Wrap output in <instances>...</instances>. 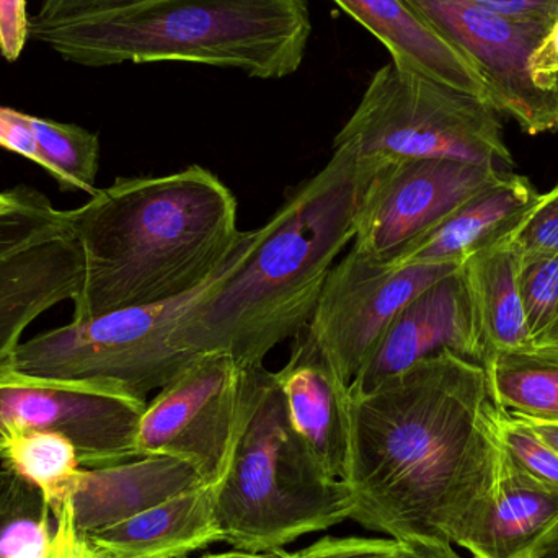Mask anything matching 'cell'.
I'll return each instance as SVG.
<instances>
[{"instance_id":"83f0119b","label":"cell","mask_w":558,"mask_h":558,"mask_svg":"<svg viewBox=\"0 0 558 558\" xmlns=\"http://www.w3.org/2000/svg\"><path fill=\"white\" fill-rule=\"evenodd\" d=\"M45 505L39 520H19L0 531V558H43L48 553L52 530Z\"/></svg>"},{"instance_id":"d6986e66","label":"cell","mask_w":558,"mask_h":558,"mask_svg":"<svg viewBox=\"0 0 558 558\" xmlns=\"http://www.w3.org/2000/svg\"><path fill=\"white\" fill-rule=\"evenodd\" d=\"M85 536L108 558H182L222 543L211 485H199Z\"/></svg>"},{"instance_id":"8d00e7d4","label":"cell","mask_w":558,"mask_h":558,"mask_svg":"<svg viewBox=\"0 0 558 558\" xmlns=\"http://www.w3.org/2000/svg\"><path fill=\"white\" fill-rule=\"evenodd\" d=\"M523 418L550 448L556 449L558 452V422H549V420H534V418H524V416H520Z\"/></svg>"},{"instance_id":"ffe728a7","label":"cell","mask_w":558,"mask_h":558,"mask_svg":"<svg viewBox=\"0 0 558 558\" xmlns=\"http://www.w3.org/2000/svg\"><path fill=\"white\" fill-rule=\"evenodd\" d=\"M520 262V254L507 239L462 264L485 348V361L495 351L533 347L521 301Z\"/></svg>"},{"instance_id":"5b68a950","label":"cell","mask_w":558,"mask_h":558,"mask_svg":"<svg viewBox=\"0 0 558 558\" xmlns=\"http://www.w3.org/2000/svg\"><path fill=\"white\" fill-rule=\"evenodd\" d=\"M213 487L222 543L275 553L350 520L353 497L318 464L289 418L275 373L247 369V405L228 468Z\"/></svg>"},{"instance_id":"7402d4cb","label":"cell","mask_w":558,"mask_h":558,"mask_svg":"<svg viewBox=\"0 0 558 558\" xmlns=\"http://www.w3.org/2000/svg\"><path fill=\"white\" fill-rule=\"evenodd\" d=\"M0 459L35 485L49 511L72 500L82 464L71 439L51 432H15L3 439Z\"/></svg>"},{"instance_id":"d6a6232c","label":"cell","mask_w":558,"mask_h":558,"mask_svg":"<svg viewBox=\"0 0 558 558\" xmlns=\"http://www.w3.org/2000/svg\"><path fill=\"white\" fill-rule=\"evenodd\" d=\"M0 147L41 167V154L29 124V114L0 107Z\"/></svg>"},{"instance_id":"74e56055","label":"cell","mask_w":558,"mask_h":558,"mask_svg":"<svg viewBox=\"0 0 558 558\" xmlns=\"http://www.w3.org/2000/svg\"><path fill=\"white\" fill-rule=\"evenodd\" d=\"M281 550H275V553H247V550L235 549L231 550V553L209 554V556L202 558H278Z\"/></svg>"},{"instance_id":"7c38bea8","label":"cell","mask_w":558,"mask_h":558,"mask_svg":"<svg viewBox=\"0 0 558 558\" xmlns=\"http://www.w3.org/2000/svg\"><path fill=\"white\" fill-rule=\"evenodd\" d=\"M446 41L477 65L492 107L531 136L558 130V94L534 81L530 59L549 26L504 19L468 0H407Z\"/></svg>"},{"instance_id":"7a4b0ae2","label":"cell","mask_w":558,"mask_h":558,"mask_svg":"<svg viewBox=\"0 0 558 558\" xmlns=\"http://www.w3.org/2000/svg\"><path fill=\"white\" fill-rule=\"evenodd\" d=\"M65 218L84 265L72 320L185 298L221 274L244 235L238 199L202 166L117 179Z\"/></svg>"},{"instance_id":"4316f807","label":"cell","mask_w":558,"mask_h":558,"mask_svg":"<svg viewBox=\"0 0 558 558\" xmlns=\"http://www.w3.org/2000/svg\"><path fill=\"white\" fill-rule=\"evenodd\" d=\"M510 242L520 258L558 254V185L541 195L539 202L511 234Z\"/></svg>"},{"instance_id":"f35d334b","label":"cell","mask_w":558,"mask_h":558,"mask_svg":"<svg viewBox=\"0 0 558 558\" xmlns=\"http://www.w3.org/2000/svg\"><path fill=\"white\" fill-rule=\"evenodd\" d=\"M544 558H558V549L554 550V553L547 554Z\"/></svg>"},{"instance_id":"e575fe53","label":"cell","mask_w":558,"mask_h":558,"mask_svg":"<svg viewBox=\"0 0 558 558\" xmlns=\"http://www.w3.org/2000/svg\"><path fill=\"white\" fill-rule=\"evenodd\" d=\"M530 71L541 87L558 94V16L531 54Z\"/></svg>"},{"instance_id":"cb8c5ba5","label":"cell","mask_w":558,"mask_h":558,"mask_svg":"<svg viewBox=\"0 0 558 558\" xmlns=\"http://www.w3.org/2000/svg\"><path fill=\"white\" fill-rule=\"evenodd\" d=\"M33 134L41 154V167L61 190L94 195L100 163L97 134L75 126L29 114Z\"/></svg>"},{"instance_id":"5bb4252c","label":"cell","mask_w":558,"mask_h":558,"mask_svg":"<svg viewBox=\"0 0 558 558\" xmlns=\"http://www.w3.org/2000/svg\"><path fill=\"white\" fill-rule=\"evenodd\" d=\"M275 377L295 432L320 468L344 481L350 458V387L341 383L307 327L295 335L288 363Z\"/></svg>"},{"instance_id":"52a82bcc","label":"cell","mask_w":558,"mask_h":558,"mask_svg":"<svg viewBox=\"0 0 558 558\" xmlns=\"http://www.w3.org/2000/svg\"><path fill=\"white\" fill-rule=\"evenodd\" d=\"M213 281L185 298L72 320L36 335L20 344L9 364L33 376L113 380L146 397L166 387L198 356L173 347L170 335Z\"/></svg>"},{"instance_id":"4fadbf2b","label":"cell","mask_w":558,"mask_h":558,"mask_svg":"<svg viewBox=\"0 0 558 558\" xmlns=\"http://www.w3.org/2000/svg\"><path fill=\"white\" fill-rule=\"evenodd\" d=\"M445 351L484 366L485 348L462 265L403 305L350 387L373 389L387 377Z\"/></svg>"},{"instance_id":"ac0fdd59","label":"cell","mask_w":558,"mask_h":558,"mask_svg":"<svg viewBox=\"0 0 558 558\" xmlns=\"http://www.w3.org/2000/svg\"><path fill=\"white\" fill-rule=\"evenodd\" d=\"M539 198L526 177L510 173L462 203L396 265H462L510 239Z\"/></svg>"},{"instance_id":"f546056e","label":"cell","mask_w":558,"mask_h":558,"mask_svg":"<svg viewBox=\"0 0 558 558\" xmlns=\"http://www.w3.org/2000/svg\"><path fill=\"white\" fill-rule=\"evenodd\" d=\"M52 514L54 530L48 553L43 558H108L75 526L72 500L65 501Z\"/></svg>"},{"instance_id":"4dcf8cb0","label":"cell","mask_w":558,"mask_h":558,"mask_svg":"<svg viewBox=\"0 0 558 558\" xmlns=\"http://www.w3.org/2000/svg\"><path fill=\"white\" fill-rule=\"evenodd\" d=\"M141 2L146 0H43L38 15L29 19V26H51Z\"/></svg>"},{"instance_id":"1f68e13d","label":"cell","mask_w":558,"mask_h":558,"mask_svg":"<svg viewBox=\"0 0 558 558\" xmlns=\"http://www.w3.org/2000/svg\"><path fill=\"white\" fill-rule=\"evenodd\" d=\"M29 38L26 0H0V54L15 62Z\"/></svg>"},{"instance_id":"3957f363","label":"cell","mask_w":558,"mask_h":558,"mask_svg":"<svg viewBox=\"0 0 558 558\" xmlns=\"http://www.w3.org/2000/svg\"><path fill=\"white\" fill-rule=\"evenodd\" d=\"M363 182L356 163L333 150L267 225L244 232L170 343L195 356L231 354L245 369L264 366L271 350L307 327L335 260L353 242Z\"/></svg>"},{"instance_id":"836d02e7","label":"cell","mask_w":558,"mask_h":558,"mask_svg":"<svg viewBox=\"0 0 558 558\" xmlns=\"http://www.w3.org/2000/svg\"><path fill=\"white\" fill-rule=\"evenodd\" d=\"M504 19L550 25L558 16V0H468Z\"/></svg>"},{"instance_id":"60d3db41","label":"cell","mask_w":558,"mask_h":558,"mask_svg":"<svg viewBox=\"0 0 558 558\" xmlns=\"http://www.w3.org/2000/svg\"><path fill=\"white\" fill-rule=\"evenodd\" d=\"M3 196H5V192H0V199H2Z\"/></svg>"},{"instance_id":"484cf974","label":"cell","mask_w":558,"mask_h":558,"mask_svg":"<svg viewBox=\"0 0 558 558\" xmlns=\"http://www.w3.org/2000/svg\"><path fill=\"white\" fill-rule=\"evenodd\" d=\"M495 435L510 461L534 481L558 490V452L523 418L492 403Z\"/></svg>"},{"instance_id":"2e32d148","label":"cell","mask_w":558,"mask_h":558,"mask_svg":"<svg viewBox=\"0 0 558 558\" xmlns=\"http://www.w3.org/2000/svg\"><path fill=\"white\" fill-rule=\"evenodd\" d=\"M456 544L474 558L546 557L558 549V490L521 472L507 456L500 492Z\"/></svg>"},{"instance_id":"6da1fadb","label":"cell","mask_w":558,"mask_h":558,"mask_svg":"<svg viewBox=\"0 0 558 558\" xmlns=\"http://www.w3.org/2000/svg\"><path fill=\"white\" fill-rule=\"evenodd\" d=\"M492 403L484 367L451 351L350 387V520L392 539L458 543L505 474Z\"/></svg>"},{"instance_id":"f1b7e54d","label":"cell","mask_w":558,"mask_h":558,"mask_svg":"<svg viewBox=\"0 0 558 558\" xmlns=\"http://www.w3.org/2000/svg\"><path fill=\"white\" fill-rule=\"evenodd\" d=\"M397 539L376 537H322L289 554L291 558H396Z\"/></svg>"},{"instance_id":"e0dca14e","label":"cell","mask_w":558,"mask_h":558,"mask_svg":"<svg viewBox=\"0 0 558 558\" xmlns=\"http://www.w3.org/2000/svg\"><path fill=\"white\" fill-rule=\"evenodd\" d=\"M369 29L405 71L482 98L492 107L490 85L474 62L446 41L407 0H333Z\"/></svg>"},{"instance_id":"d590c367","label":"cell","mask_w":558,"mask_h":558,"mask_svg":"<svg viewBox=\"0 0 558 558\" xmlns=\"http://www.w3.org/2000/svg\"><path fill=\"white\" fill-rule=\"evenodd\" d=\"M396 558H462L448 541L428 537L397 539Z\"/></svg>"},{"instance_id":"603a6c76","label":"cell","mask_w":558,"mask_h":558,"mask_svg":"<svg viewBox=\"0 0 558 558\" xmlns=\"http://www.w3.org/2000/svg\"><path fill=\"white\" fill-rule=\"evenodd\" d=\"M77 244L65 211L28 186L0 199V258Z\"/></svg>"},{"instance_id":"8992f818","label":"cell","mask_w":558,"mask_h":558,"mask_svg":"<svg viewBox=\"0 0 558 558\" xmlns=\"http://www.w3.org/2000/svg\"><path fill=\"white\" fill-rule=\"evenodd\" d=\"M333 150L357 169L405 159H449L513 172L494 107L416 72L383 65L335 137Z\"/></svg>"},{"instance_id":"30bf717a","label":"cell","mask_w":558,"mask_h":558,"mask_svg":"<svg viewBox=\"0 0 558 558\" xmlns=\"http://www.w3.org/2000/svg\"><path fill=\"white\" fill-rule=\"evenodd\" d=\"M361 172L353 248L384 265H396L462 203L510 175L449 159L396 160Z\"/></svg>"},{"instance_id":"44dd1931","label":"cell","mask_w":558,"mask_h":558,"mask_svg":"<svg viewBox=\"0 0 558 558\" xmlns=\"http://www.w3.org/2000/svg\"><path fill=\"white\" fill-rule=\"evenodd\" d=\"M482 367L495 405L524 418L558 422V347L495 351Z\"/></svg>"},{"instance_id":"ba28073f","label":"cell","mask_w":558,"mask_h":558,"mask_svg":"<svg viewBox=\"0 0 558 558\" xmlns=\"http://www.w3.org/2000/svg\"><path fill=\"white\" fill-rule=\"evenodd\" d=\"M146 397L107 379H56L0 366V448L15 432H51L71 439L82 468L140 458L137 432Z\"/></svg>"},{"instance_id":"9c48e42d","label":"cell","mask_w":558,"mask_h":558,"mask_svg":"<svg viewBox=\"0 0 558 558\" xmlns=\"http://www.w3.org/2000/svg\"><path fill=\"white\" fill-rule=\"evenodd\" d=\"M247 405V369L231 354H198L147 403L137 452L190 462L205 485L225 474Z\"/></svg>"},{"instance_id":"d4e9b609","label":"cell","mask_w":558,"mask_h":558,"mask_svg":"<svg viewBox=\"0 0 558 558\" xmlns=\"http://www.w3.org/2000/svg\"><path fill=\"white\" fill-rule=\"evenodd\" d=\"M520 292L533 347H558V254L520 258Z\"/></svg>"},{"instance_id":"9a60e30c","label":"cell","mask_w":558,"mask_h":558,"mask_svg":"<svg viewBox=\"0 0 558 558\" xmlns=\"http://www.w3.org/2000/svg\"><path fill=\"white\" fill-rule=\"evenodd\" d=\"M199 485L196 468L170 456L82 469L72 497L75 526L84 534L113 526Z\"/></svg>"},{"instance_id":"ab89813d","label":"cell","mask_w":558,"mask_h":558,"mask_svg":"<svg viewBox=\"0 0 558 558\" xmlns=\"http://www.w3.org/2000/svg\"><path fill=\"white\" fill-rule=\"evenodd\" d=\"M278 558H291V557H289L288 553H284V550H281V553H279Z\"/></svg>"},{"instance_id":"277c9868","label":"cell","mask_w":558,"mask_h":558,"mask_svg":"<svg viewBox=\"0 0 558 558\" xmlns=\"http://www.w3.org/2000/svg\"><path fill=\"white\" fill-rule=\"evenodd\" d=\"M311 32L305 0H146L29 26V36L87 68L192 62L239 69L265 81L301 68Z\"/></svg>"},{"instance_id":"8fae6325","label":"cell","mask_w":558,"mask_h":558,"mask_svg":"<svg viewBox=\"0 0 558 558\" xmlns=\"http://www.w3.org/2000/svg\"><path fill=\"white\" fill-rule=\"evenodd\" d=\"M458 268L377 264L354 248L331 267L307 330L344 386L360 376L403 305Z\"/></svg>"}]
</instances>
